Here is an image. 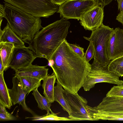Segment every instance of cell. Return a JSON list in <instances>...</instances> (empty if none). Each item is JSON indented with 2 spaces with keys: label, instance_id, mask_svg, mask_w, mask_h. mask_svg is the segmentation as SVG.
Returning a JSON list of instances; mask_svg holds the SVG:
<instances>
[{
  "label": "cell",
  "instance_id": "1",
  "mask_svg": "<svg viewBox=\"0 0 123 123\" xmlns=\"http://www.w3.org/2000/svg\"><path fill=\"white\" fill-rule=\"evenodd\" d=\"M58 82L64 89L78 93L83 87L91 64L73 50L66 39L63 40L48 61Z\"/></svg>",
  "mask_w": 123,
  "mask_h": 123
},
{
  "label": "cell",
  "instance_id": "2",
  "mask_svg": "<svg viewBox=\"0 0 123 123\" xmlns=\"http://www.w3.org/2000/svg\"><path fill=\"white\" fill-rule=\"evenodd\" d=\"M70 25L68 19L62 18L43 28L28 47L37 57L44 58L48 61L56 48L66 39Z\"/></svg>",
  "mask_w": 123,
  "mask_h": 123
},
{
  "label": "cell",
  "instance_id": "3",
  "mask_svg": "<svg viewBox=\"0 0 123 123\" xmlns=\"http://www.w3.org/2000/svg\"><path fill=\"white\" fill-rule=\"evenodd\" d=\"M3 18L14 32L24 43L29 44L43 27L40 18L36 17L5 2Z\"/></svg>",
  "mask_w": 123,
  "mask_h": 123
},
{
  "label": "cell",
  "instance_id": "4",
  "mask_svg": "<svg viewBox=\"0 0 123 123\" xmlns=\"http://www.w3.org/2000/svg\"><path fill=\"white\" fill-rule=\"evenodd\" d=\"M119 77L110 72L108 66L100 63L95 59L92 64L85 79L83 87L88 91L98 83L105 82L119 85L123 84Z\"/></svg>",
  "mask_w": 123,
  "mask_h": 123
},
{
  "label": "cell",
  "instance_id": "5",
  "mask_svg": "<svg viewBox=\"0 0 123 123\" xmlns=\"http://www.w3.org/2000/svg\"><path fill=\"white\" fill-rule=\"evenodd\" d=\"M36 17L48 18L58 11L59 6L51 0H4Z\"/></svg>",
  "mask_w": 123,
  "mask_h": 123
},
{
  "label": "cell",
  "instance_id": "6",
  "mask_svg": "<svg viewBox=\"0 0 123 123\" xmlns=\"http://www.w3.org/2000/svg\"><path fill=\"white\" fill-rule=\"evenodd\" d=\"M113 28L103 24L98 28L92 31L89 37L84 38L92 44L94 49V59L99 62L108 66L110 62L106 53L107 47Z\"/></svg>",
  "mask_w": 123,
  "mask_h": 123
},
{
  "label": "cell",
  "instance_id": "7",
  "mask_svg": "<svg viewBox=\"0 0 123 123\" xmlns=\"http://www.w3.org/2000/svg\"><path fill=\"white\" fill-rule=\"evenodd\" d=\"M97 4L95 0H67L59 6L57 12L62 18L80 20L86 13Z\"/></svg>",
  "mask_w": 123,
  "mask_h": 123
},
{
  "label": "cell",
  "instance_id": "8",
  "mask_svg": "<svg viewBox=\"0 0 123 123\" xmlns=\"http://www.w3.org/2000/svg\"><path fill=\"white\" fill-rule=\"evenodd\" d=\"M63 93L71 110L68 118L73 121H93L89 116L86 107L87 101L85 98L78 93H74L65 89Z\"/></svg>",
  "mask_w": 123,
  "mask_h": 123
},
{
  "label": "cell",
  "instance_id": "9",
  "mask_svg": "<svg viewBox=\"0 0 123 123\" xmlns=\"http://www.w3.org/2000/svg\"><path fill=\"white\" fill-rule=\"evenodd\" d=\"M37 57L28 47H15L9 67L14 70L27 67Z\"/></svg>",
  "mask_w": 123,
  "mask_h": 123
},
{
  "label": "cell",
  "instance_id": "10",
  "mask_svg": "<svg viewBox=\"0 0 123 123\" xmlns=\"http://www.w3.org/2000/svg\"><path fill=\"white\" fill-rule=\"evenodd\" d=\"M104 16V7L97 4L84 14L80 23L86 30L92 31L103 24Z\"/></svg>",
  "mask_w": 123,
  "mask_h": 123
},
{
  "label": "cell",
  "instance_id": "11",
  "mask_svg": "<svg viewBox=\"0 0 123 123\" xmlns=\"http://www.w3.org/2000/svg\"><path fill=\"white\" fill-rule=\"evenodd\" d=\"M106 53L111 61L123 55V30L116 28L112 32L108 43Z\"/></svg>",
  "mask_w": 123,
  "mask_h": 123
},
{
  "label": "cell",
  "instance_id": "12",
  "mask_svg": "<svg viewBox=\"0 0 123 123\" xmlns=\"http://www.w3.org/2000/svg\"><path fill=\"white\" fill-rule=\"evenodd\" d=\"M13 86L11 89L8 88L10 97L12 103L14 105L18 104L21 105L25 110L33 115L34 112L26 105L25 102L26 95L27 92L23 88L18 78L14 76L12 78Z\"/></svg>",
  "mask_w": 123,
  "mask_h": 123
},
{
  "label": "cell",
  "instance_id": "13",
  "mask_svg": "<svg viewBox=\"0 0 123 123\" xmlns=\"http://www.w3.org/2000/svg\"><path fill=\"white\" fill-rule=\"evenodd\" d=\"M90 109L94 110L106 112H118L123 111V97H106L97 106Z\"/></svg>",
  "mask_w": 123,
  "mask_h": 123
},
{
  "label": "cell",
  "instance_id": "14",
  "mask_svg": "<svg viewBox=\"0 0 123 123\" xmlns=\"http://www.w3.org/2000/svg\"><path fill=\"white\" fill-rule=\"evenodd\" d=\"M49 69L46 66H41L32 64L26 67L14 70V76L18 78L28 77L43 80L47 76Z\"/></svg>",
  "mask_w": 123,
  "mask_h": 123
},
{
  "label": "cell",
  "instance_id": "15",
  "mask_svg": "<svg viewBox=\"0 0 123 123\" xmlns=\"http://www.w3.org/2000/svg\"><path fill=\"white\" fill-rule=\"evenodd\" d=\"M7 42L13 44L15 47L25 46L24 43L14 32L8 23L1 30L0 29V43Z\"/></svg>",
  "mask_w": 123,
  "mask_h": 123
},
{
  "label": "cell",
  "instance_id": "16",
  "mask_svg": "<svg viewBox=\"0 0 123 123\" xmlns=\"http://www.w3.org/2000/svg\"><path fill=\"white\" fill-rule=\"evenodd\" d=\"M56 79V76L53 72L52 74H49L44 79L42 85L43 90V94L51 103L55 101L54 89Z\"/></svg>",
  "mask_w": 123,
  "mask_h": 123
},
{
  "label": "cell",
  "instance_id": "17",
  "mask_svg": "<svg viewBox=\"0 0 123 123\" xmlns=\"http://www.w3.org/2000/svg\"><path fill=\"white\" fill-rule=\"evenodd\" d=\"M15 46L12 43L7 42L0 43V56L6 71L9 67V64Z\"/></svg>",
  "mask_w": 123,
  "mask_h": 123
},
{
  "label": "cell",
  "instance_id": "18",
  "mask_svg": "<svg viewBox=\"0 0 123 123\" xmlns=\"http://www.w3.org/2000/svg\"><path fill=\"white\" fill-rule=\"evenodd\" d=\"M4 73L0 74V103L10 109L12 105L8 88L5 82Z\"/></svg>",
  "mask_w": 123,
  "mask_h": 123
},
{
  "label": "cell",
  "instance_id": "19",
  "mask_svg": "<svg viewBox=\"0 0 123 123\" xmlns=\"http://www.w3.org/2000/svg\"><path fill=\"white\" fill-rule=\"evenodd\" d=\"M62 86L58 82L56 85L54 86V96L55 101L58 102L62 106L64 111H67L69 115L71 112L69 106L63 95L64 89Z\"/></svg>",
  "mask_w": 123,
  "mask_h": 123
},
{
  "label": "cell",
  "instance_id": "20",
  "mask_svg": "<svg viewBox=\"0 0 123 123\" xmlns=\"http://www.w3.org/2000/svg\"><path fill=\"white\" fill-rule=\"evenodd\" d=\"M18 78L23 89L27 92L28 94L30 92L38 88L41 86V80L25 76Z\"/></svg>",
  "mask_w": 123,
  "mask_h": 123
},
{
  "label": "cell",
  "instance_id": "21",
  "mask_svg": "<svg viewBox=\"0 0 123 123\" xmlns=\"http://www.w3.org/2000/svg\"><path fill=\"white\" fill-rule=\"evenodd\" d=\"M108 68L109 71L119 77L123 76V55L111 61Z\"/></svg>",
  "mask_w": 123,
  "mask_h": 123
},
{
  "label": "cell",
  "instance_id": "22",
  "mask_svg": "<svg viewBox=\"0 0 123 123\" xmlns=\"http://www.w3.org/2000/svg\"><path fill=\"white\" fill-rule=\"evenodd\" d=\"M37 88L33 91L32 94L37 103L38 107L42 110L47 111L49 110L52 103L45 97L41 95L38 91Z\"/></svg>",
  "mask_w": 123,
  "mask_h": 123
},
{
  "label": "cell",
  "instance_id": "23",
  "mask_svg": "<svg viewBox=\"0 0 123 123\" xmlns=\"http://www.w3.org/2000/svg\"><path fill=\"white\" fill-rule=\"evenodd\" d=\"M47 113L41 116H36L32 117L33 121H71L73 120L69 118L58 117L56 114L52 111L51 109L47 111Z\"/></svg>",
  "mask_w": 123,
  "mask_h": 123
},
{
  "label": "cell",
  "instance_id": "24",
  "mask_svg": "<svg viewBox=\"0 0 123 123\" xmlns=\"http://www.w3.org/2000/svg\"><path fill=\"white\" fill-rule=\"evenodd\" d=\"M106 96L123 97V84L114 86L107 93Z\"/></svg>",
  "mask_w": 123,
  "mask_h": 123
},
{
  "label": "cell",
  "instance_id": "25",
  "mask_svg": "<svg viewBox=\"0 0 123 123\" xmlns=\"http://www.w3.org/2000/svg\"><path fill=\"white\" fill-rule=\"evenodd\" d=\"M5 106L0 103V121L14 120L16 117L9 113L6 110Z\"/></svg>",
  "mask_w": 123,
  "mask_h": 123
},
{
  "label": "cell",
  "instance_id": "26",
  "mask_svg": "<svg viewBox=\"0 0 123 123\" xmlns=\"http://www.w3.org/2000/svg\"><path fill=\"white\" fill-rule=\"evenodd\" d=\"M91 118L93 121L99 120H123V117L113 116L106 114H99L93 116Z\"/></svg>",
  "mask_w": 123,
  "mask_h": 123
},
{
  "label": "cell",
  "instance_id": "27",
  "mask_svg": "<svg viewBox=\"0 0 123 123\" xmlns=\"http://www.w3.org/2000/svg\"><path fill=\"white\" fill-rule=\"evenodd\" d=\"M94 53V50L93 45L92 43L90 42L89 45L84 56L86 60L88 62L92 58Z\"/></svg>",
  "mask_w": 123,
  "mask_h": 123
},
{
  "label": "cell",
  "instance_id": "28",
  "mask_svg": "<svg viewBox=\"0 0 123 123\" xmlns=\"http://www.w3.org/2000/svg\"><path fill=\"white\" fill-rule=\"evenodd\" d=\"M71 47L76 53L81 57H84L85 55L84 49L80 47L76 44H72L69 43Z\"/></svg>",
  "mask_w": 123,
  "mask_h": 123
},
{
  "label": "cell",
  "instance_id": "29",
  "mask_svg": "<svg viewBox=\"0 0 123 123\" xmlns=\"http://www.w3.org/2000/svg\"><path fill=\"white\" fill-rule=\"evenodd\" d=\"M113 0H97V2L98 5L104 7L111 2Z\"/></svg>",
  "mask_w": 123,
  "mask_h": 123
},
{
  "label": "cell",
  "instance_id": "30",
  "mask_svg": "<svg viewBox=\"0 0 123 123\" xmlns=\"http://www.w3.org/2000/svg\"><path fill=\"white\" fill-rule=\"evenodd\" d=\"M116 20L121 23L123 26V12H120L116 17Z\"/></svg>",
  "mask_w": 123,
  "mask_h": 123
},
{
  "label": "cell",
  "instance_id": "31",
  "mask_svg": "<svg viewBox=\"0 0 123 123\" xmlns=\"http://www.w3.org/2000/svg\"><path fill=\"white\" fill-rule=\"evenodd\" d=\"M118 10L120 12H123V0H117Z\"/></svg>",
  "mask_w": 123,
  "mask_h": 123
},
{
  "label": "cell",
  "instance_id": "32",
  "mask_svg": "<svg viewBox=\"0 0 123 123\" xmlns=\"http://www.w3.org/2000/svg\"><path fill=\"white\" fill-rule=\"evenodd\" d=\"M67 0H51L53 3L58 6H60Z\"/></svg>",
  "mask_w": 123,
  "mask_h": 123
},
{
  "label": "cell",
  "instance_id": "33",
  "mask_svg": "<svg viewBox=\"0 0 123 123\" xmlns=\"http://www.w3.org/2000/svg\"><path fill=\"white\" fill-rule=\"evenodd\" d=\"M4 6L2 4H0V18H2L3 13L4 12Z\"/></svg>",
  "mask_w": 123,
  "mask_h": 123
},
{
  "label": "cell",
  "instance_id": "34",
  "mask_svg": "<svg viewBox=\"0 0 123 123\" xmlns=\"http://www.w3.org/2000/svg\"><path fill=\"white\" fill-rule=\"evenodd\" d=\"M4 68L1 59H0V74L4 73Z\"/></svg>",
  "mask_w": 123,
  "mask_h": 123
},
{
  "label": "cell",
  "instance_id": "35",
  "mask_svg": "<svg viewBox=\"0 0 123 123\" xmlns=\"http://www.w3.org/2000/svg\"><path fill=\"white\" fill-rule=\"evenodd\" d=\"M96 0V1L97 0Z\"/></svg>",
  "mask_w": 123,
  "mask_h": 123
},
{
  "label": "cell",
  "instance_id": "36",
  "mask_svg": "<svg viewBox=\"0 0 123 123\" xmlns=\"http://www.w3.org/2000/svg\"></svg>",
  "mask_w": 123,
  "mask_h": 123
}]
</instances>
